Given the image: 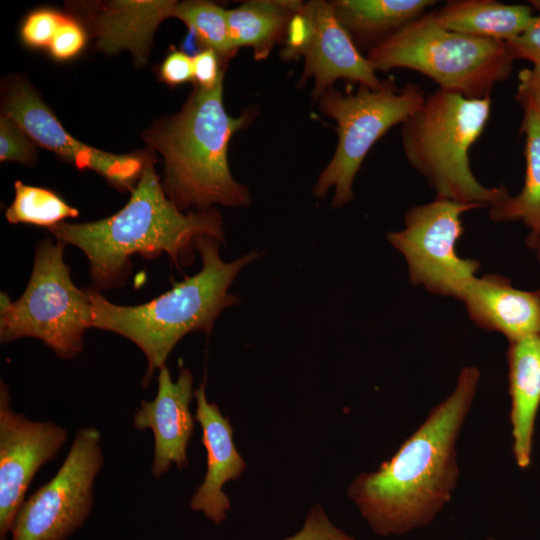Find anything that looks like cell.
I'll list each match as a JSON object with an SVG mask.
<instances>
[{"instance_id": "1", "label": "cell", "mask_w": 540, "mask_h": 540, "mask_svg": "<svg viewBox=\"0 0 540 540\" xmlns=\"http://www.w3.org/2000/svg\"><path fill=\"white\" fill-rule=\"evenodd\" d=\"M480 379L476 366L461 369L454 390L383 462L361 473L348 489L379 535H401L429 524L450 501L459 469L456 444Z\"/></svg>"}, {"instance_id": "2", "label": "cell", "mask_w": 540, "mask_h": 540, "mask_svg": "<svg viewBox=\"0 0 540 540\" xmlns=\"http://www.w3.org/2000/svg\"><path fill=\"white\" fill-rule=\"evenodd\" d=\"M48 229L55 240L85 254L99 289L122 285L135 254L152 259L166 253L178 264L192 254L198 237L225 242L220 213H183L165 194L151 162H146L127 204L114 215L87 223L63 221Z\"/></svg>"}, {"instance_id": "3", "label": "cell", "mask_w": 540, "mask_h": 540, "mask_svg": "<svg viewBox=\"0 0 540 540\" xmlns=\"http://www.w3.org/2000/svg\"><path fill=\"white\" fill-rule=\"evenodd\" d=\"M194 248L201 257L200 271L146 303L117 305L89 290L92 327L117 333L144 353L148 364L144 388L185 335L197 331L209 334L223 310L239 303L229 288L242 269L260 256L250 251L225 262L219 254L220 241L212 236L198 237Z\"/></svg>"}, {"instance_id": "4", "label": "cell", "mask_w": 540, "mask_h": 540, "mask_svg": "<svg viewBox=\"0 0 540 540\" xmlns=\"http://www.w3.org/2000/svg\"><path fill=\"white\" fill-rule=\"evenodd\" d=\"M252 116L251 110L239 117L226 112L221 77L212 88L197 86L180 112L146 132L145 141L164 159L163 190L181 211L251 204L248 188L230 172L227 151Z\"/></svg>"}, {"instance_id": "5", "label": "cell", "mask_w": 540, "mask_h": 540, "mask_svg": "<svg viewBox=\"0 0 540 540\" xmlns=\"http://www.w3.org/2000/svg\"><path fill=\"white\" fill-rule=\"evenodd\" d=\"M490 112V97L470 99L438 89L401 124L404 155L436 197L490 208L509 195L504 186L482 185L470 168L469 149Z\"/></svg>"}, {"instance_id": "6", "label": "cell", "mask_w": 540, "mask_h": 540, "mask_svg": "<svg viewBox=\"0 0 540 540\" xmlns=\"http://www.w3.org/2000/svg\"><path fill=\"white\" fill-rule=\"evenodd\" d=\"M367 59L376 71L414 70L440 90L470 99L490 97L495 84L510 76L514 62L505 42L447 30L434 11L374 45Z\"/></svg>"}, {"instance_id": "7", "label": "cell", "mask_w": 540, "mask_h": 540, "mask_svg": "<svg viewBox=\"0 0 540 540\" xmlns=\"http://www.w3.org/2000/svg\"><path fill=\"white\" fill-rule=\"evenodd\" d=\"M65 244L50 238L36 245L33 270L20 298L0 299V341L33 337L63 359L84 348L83 336L92 327L89 291L76 287L64 261Z\"/></svg>"}, {"instance_id": "8", "label": "cell", "mask_w": 540, "mask_h": 540, "mask_svg": "<svg viewBox=\"0 0 540 540\" xmlns=\"http://www.w3.org/2000/svg\"><path fill=\"white\" fill-rule=\"evenodd\" d=\"M422 87L406 83L398 88L388 78L379 89L359 85L355 93L328 88L317 100L320 111L337 123L335 153L320 173L313 194L324 197L334 187L332 207L353 198V182L373 145L393 126L404 123L425 101Z\"/></svg>"}, {"instance_id": "9", "label": "cell", "mask_w": 540, "mask_h": 540, "mask_svg": "<svg viewBox=\"0 0 540 540\" xmlns=\"http://www.w3.org/2000/svg\"><path fill=\"white\" fill-rule=\"evenodd\" d=\"M477 208L436 197L409 209L403 229L388 233L389 243L406 260L412 284L433 294L460 298L480 267L477 260L457 254L456 244L464 233L461 217Z\"/></svg>"}, {"instance_id": "10", "label": "cell", "mask_w": 540, "mask_h": 540, "mask_svg": "<svg viewBox=\"0 0 540 540\" xmlns=\"http://www.w3.org/2000/svg\"><path fill=\"white\" fill-rule=\"evenodd\" d=\"M101 433L94 426L80 428L57 473L20 507L12 540H66L91 513L94 482L104 456Z\"/></svg>"}, {"instance_id": "11", "label": "cell", "mask_w": 540, "mask_h": 540, "mask_svg": "<svg viewBox=\"0 0 540 540\" xmlns=\"http://www.w3.org/2000/svg\"><path fill=\"white\" fill-rule=\"evenodd\" d=\"M68 440L54 422L32 421L11 407L7 385L0 383V540L11 533L26 491L39 469L53 460Z\"/></svg>"}, {"instance_id": "12", "label": "cell", "mask_w": 540, "mask_h": 540, "mask_svg": "<svg viewBox=\"0 0 540 540\" xmlns=\"http://www.w3.org/2000/svg\"><path fill=\"white\" fill-rule=\"evenodd\" d=\"M3 111L34 142L77 168L91 169L120 189L135 188L146 162L132 155L107 153L73 138L23 81L15 80L7 86Z\"/></svg>"}, {"instance_id": "13", "label": "cell", "mask_w": 540, "mask_h": 540, "mask_svg": "<svg viewBox=\"0 0 540 540\" xmlns=\"http://www.w3.org/2000/svg\"><path fill=\"white\" fill-rule=\"evenodd\" d=\"M194 395L193 375L182 368L176 381L167 366L159 369L158 390L152 401L142 400L132 425L154 435V458L151 474L159 479L174 463L182 470L188 465L187 446L194 432L190 402Z\"/></svg>"}, {"instance_id": "14", "label": "cell", "mask_w": 540, "mask_h": 540, "mask_svg": "<svg viewBox=\"0 0 540 540\" xmlns=\"http://www.w3.org/2000/svg\"><path fill=\"white\" fill-rule=\"evenodd\" d=\"M313 31L302 55L305 60L301 84L314 78L313 96L318 99L338 79L371 89L382 87L373 65L364 57L337 20L331 2H308Z\"/></svg>"}, {"instance_id": "15", "label": "cell", "mask_w": 540, "mask_h": 540, "mask_svg": "<svg viewBox=\"0 0 540 540\" xmlns=\"http://www.w3.org/2000/svg\"><path fill=\"white\" fill-rule=\"evenodd\" d=\"M194 396L197 403L194 418L202 429L201 441L207 452V470L203 482L191 497L190 507L219 525L231 509L223 485L238 479L247 465L233 442L229 418L222 415L216 403L207 401L204 384L195 390Z\"/></svg>"}, {"instance_id": "16", "label": "cell", "mask_w": 540, "mask_h": 540, "mask_svg": "<svg viewBox=\"0 0 540 540\" xmlns=\"http://www.w3.org/2000/svg\"><path fill=\"white\" fill-rule=\"evenodd\" d=\"M459 300L479 327L513 341L540 334V291L515 288L498 275L475 277Z\"/></svg>"}, {"instance_id": "17", "label": "cell", "mask_w": 540, "mask_h": 540, "mask_svg": "<svg viewBox=\"0 0 540 540\" xmlns=\"http://www.w3.org/2000/svg\"><path fill=\"white\" fill-rule=\"evenodd\" d=\"M176 1H109L95 4L93 25L97 47L106 53L129 50L143 63L152 36L165 18L172 17Z\"/></svg>"}, {"instance_id": "18", "label": "cell", "mask_w": 540, "mask_h": 540, "mask_svg": "<svg viewBox=\"0 0 540 540\" xmlns=\"http://www.w3.org/2000/svg\"><path fill=\"white\" fill-rule=\"evenodd\" d=\"M509 343L512 449L517 465L526 469L531 463L535 422L540 407V334Z\"/></svg>"}, {"instance_id": "19", "label": "cell", "mask_w": 540, "mask_h": 540, "mask_svg": "<svg viewBox=\"0 0 540 540\" xmlns=\"http://www.w3.org/2000/svg\"><path fill=\"white\" fill-rule=\"evenodd\" d=\"M434 16L438 24L447 30L507 42L524 31L534 14L530 5L459 0L447 2L434 11Z\"/></svg>"}, {"instance_id": "20", "label": "cell", "mask_w": 540, "mask_h": 540, "mask_svg": "<svg viewBox=\"0 0 540 540\" xmlns=\"http://www.w3.org/2000/svg\"><path fill=\"white\" fill-rule=\"evenodd\" d=\"M433 0H338L331 2L355 45L369 49L435 5ZM368 49V50H369Z\"/></svg>"}, {"instance_id": "21", "label": "cell", "mask_w": 540, "mask_h": 540, "mask_svg": "<svg viewBox=\"0 0 540 540\" xmlns=\"http://www.w3.org/2000/svg\"><path fill=\"white\" fill-rule=\"evenodd\" d=\"M303 2L295 0H254L227 10L234 46L250 47L256 60L268 57L274 44L285 37L287 26Z\"/></svg>"}, {"instance_id": "22", "label": "cell", "mask_w": 540, "mask_h": 540, "mask_svg": "<svg viewBox=\"0 0 540 540\" xmlns=\"http://www.w3.org/2000/svg\"><path fill=\"white\" fill-rule=\"evenodd\" d=\"M525 136V179L516 196L508 195L489 208L495 222L520 221L530 229L529 246L540 241V115L524 111L521 125Z\"/></svg>"}, {"instance_id": "23", "label": "cell", "mask_w": 540, "mask_h": 540, "mask_svg": "<svg viewBox=\"0 0 540 540\" xmlns=\"http://www.w3.org/2000/svg\"><path fill=\"white\" fill-rule=\"evenodd\" d=\"M173 17L182 20L205 48L212 49L225 60L232 58L234 46L228 24L227 10L208 1L177 3Z\"/></svg>"}, {"instance_id": "24", "label": "cell", "mask_w": 540, "mask_h": 540, "mask_svg": "<svg viewBox=\"0 0 540 540\" xmlns=\"http://www.w3.org/2000/svg\"><path fill=\"white\" fill-rule=\"evenodd\" d=\"M15 197L5 216L10 223H27L47 228L66 218L78 216V210L68 205L54 192L15 182Z\"/></svg>"}, {"instance_id": "25", "label": "cell", "mask_w": 540, "mask_h": 540, "mask_svg": "<svg viewBox=\"0 0 540 540\" xmlns=\"http://www.w3.org/2000/svg\"><path fill=\"white\" fill-rule=\"evenodd\" d=\"M35 149L22 129L9 117L0 118V160L30 164L34 161Z\"/></svg>"}, {"instance_id": "26", "label": "cell", "mask_w": 540, "mask_h": 540, "mask_svg": "<svg viewBox=\"0 0 540 540\" xmlns=\"http://www.w3.org/2000/svg\"><path fill=\"white\" fill-rule=\"evenodd\" d=\"M63 19V15L53 10L34 11L22 25V40L32 47L49 46Z\"/></svg>"}, {"instance_id": "27", "label": "cell", "mask_w": 540, "mask_h": 540, "mask_svg": "<svg viewBox=\"0 0 540 540\" xmlns=\"http://www.w3.org/2000/svg\"><path fill=\"white\" fill-rule=\"evenodd\" d=\"M313 31L309 4L302 3L299 10L291 18L285 33L284 59L298 58L307 46Z\"/></svg>"}, {"instance_id": "28", "label": "cell", "mask_w": 540, "mask_h": 540, "mask_svg": "<svg viewBox=\"0 0 540 540\" xmlns=\"http://www.w3.org/2000/svg\"><path fill=\"white\" fill-rule=\"evenodd\" d=\"M284 540H355L333 525L323 508L316 504L308 513L301 530Z\"/></svg>"}, {"instance_id": "29", "label": "cell", "mask_w": 540, "mask_h": 540, "mask_svg": "<svg viewBox=\"0 0 540 540\" xmlns=\"http://www.w3.org/2000/svg\"><path fill=\"white\" fill-rule=\"evenodd\" d=\"M86 35L74 20L64 17L49 47L51 55L58 60H66L77 55L85 45Z\"/></svg>"}, {"instance_id": "30", "label": "cell", "mask_w": 540, "mask_h": 540, "mask_svg": "<svg viewBox=\"0 0 540 540\" xmlns=\"http://www.w3.org/2000/svg\"><path fill=\"white\" fill-rule=\"evenodd\" d=\"M505 44L514 61L528 60L540 70V15H534L524 31Z\"/></svg>"}, {"instance_id": "31", "label": "cell", "mask_w": 540, "mask_h": 540, "mask_svg": "<svg viewBox=\"0 0 540 540\" xmlns=\"http://www.w3.org/2000/svg\"><path fill=\"white\" fill-rule=\"evenodd\" d=\"M218 56L212 49L205 48L192 57L193 78L199 87L212 88L224 76V71L219 67Z\"/></svg>"}, {"instance_id": "32", "label": "cell", "mask_w": 540, "mask_h": 540, "mask_svg": "<svg viewBox=\"0 0 540 540\" xmlns=\"http://www.w3.org/2000/svg\"><path fill=\"white\" fill-rule=\"evenodd\" d=\"M160 74L169 85H179L193 79V60L187 53L173 49L164 59Z\"/></svg>"}, {"instance_id": "33", "label": "cell", "mask_w": 540, "mask_h": 540, "mask_svg": "<svg viewBox=\"0 0 540 540\" xmlns=\"http://www.w3.org/2000/svg\"><path fill=\"white\" fill-rule=\"evenodd\" d=\"M516 100L524 111L540 115V70L527 68L519 72Z\"/></svg>"}, {"instance_id": "34", "label": "cell", "mask_w": 540, "mask_h": 540, "mask_svg": "<svg viewBox=\"0 0 540 540\" xmlns=\"http://www.w3.org/2000/svg\"><path fill=\"white\" fill-rule=\"evenodd\" d=\"M532 247H534L537 251V257H538V260L540 262V241L534 243L533 245H531ZM540 291V290H539Z\"/></svg>"}, {"instance_id": "35", "label": "cell", "mask_w": 540, "mask_h": 540, "mask_svg": "<svg viewBox=\"0 0 540 540\" xmlns=\"http://www.w3.org/2000/svg\"><path fill=\"white\" fill-rule=\"evenodd\" d=\"M488 540H495V539H493V538H489Z\"/></svg>"}]
</instances>
